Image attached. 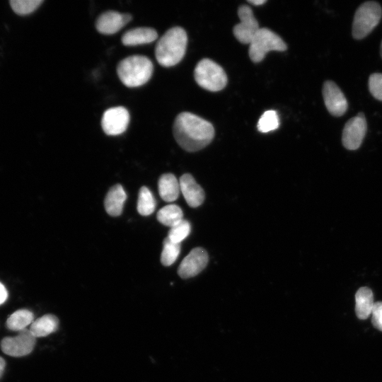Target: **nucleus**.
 Instances as JSON below:
<instances>
[{"instance_id":"nucleus-1","label":"nucleus","mask_w":382,"mask_h":382,"mask_svg":"<svg viewBox=\"0 0 382 382\" xmlns=\"http://www.w3.org/2000/svg\"><path fill=\"white\" fill-rule=\"evenodd\" d=\"M177 143L187 151H197L207 146L214 137L213 125L189 112L177 115L173 125Z\"/></svg>"},{"instance_id":"nucleus-2","label":"nucleus","mask_w":382,"mask_h":382,"mask_svg":"<svg viewBox=\"0 0 382 382\" xmlns=\"http://www.w3.org/2000/svg\"><path fill=\"white\" fill-rule=\"evenodd\" d=\"M187 44V35L181 27L168 30L158 40L155 56L158 64L170 67L178 64L183 58Z\"/></svg>"},{"instance_id":"nucleus-3","label":"nucleus","mask_w":382,"mask_h":382,"mask_svg":"<svg viewBox=\"0 0 382 382\" xmlns=\"http://www.w3.org/2000/svg\"><path fill=\"white\" fill-rule=\"evenodd\" d=\"M154 71L152 62L144 55H132L122 59L117 66V74L121 82L129 88L144 85Z\"/></svg>"},{"instance_id":"nucleus-4","label":"nucleus","mask_w":382,"mask_h":382,"mask_svg":"<svg viewBox=\"0 0 382 382\" xmlns=\"http://www.w3.org/2000/svg\"><path fill=\"white\" fill-rule=\"evenodd\" d=\"M382 16L381 5L374 1L361 4L357 9L353 23L352 36L361 40L367 36L378 24Z\"/></svg>"},{"instance_id":"nucleus-5","label":"nucleus","mask_w":382,"mask_h":382,"mask_svg":"<svg viewBox=\"0 0 382 382\" xmlns=\"http://www.w3.org/2000/svg\"><path fill=\"white\" fill-rule=\"evenodd\" d=\"M194 77L199 86L210 91H221L227 84V76L223 68L209 59H203L197 63Z\"/></svg>"},{"instance_id":"nucleus-6","label":"nucleus","mask_w":382,"mask_h":382,"mask_svg":"<svg viewBox=\"0 0 382 382\" xmlns=\"http://www.w3.org/2000/svg\"><path fill=\"white\" fill-rule=\"evenodd\" d=\"M249 57L257 63L261 62L270 51H284L287 49L283 40L268 28H260L249 44Z\"/></svg>"},{"instance_id":"nucleus-7","label":"nucleus","mask_w":382,"mask_h":382,"mask_svg":"<svg viewBox=\"0 0 382 382\" xmlns=\"http://www.w3.org/2000/svg\"><path fill=\"white\" fill-rule=\"evenodd\" d=\"M36 338L29 329L23 330L14 337H5L0 343L1 351L11 357H19L29 354L33 350Z\"/></svg>"},{"instance_id":"nucleus-8","label":"nucleus","mask_w":382,"mask_h":382,"mask_svg":"<svg viewBox=\"0 0 382 382\" xmlns=\"http://www.w3.org/2000/svg\"><path fill=\"white\" fill-rule=\"evenodd\" d=\"M367 129L366 120L363 112L349 119L342 130V141L349 150H356L361 144Z\"/></svg>"},{"instance_id":"nucleus-9","label":"nucleus","mask_w":382,"mask_h":382,"mask_svg":"<svg viewBox=\"0 0 382 382\" xmlns=\"http://www.w3.org/2000/svg\"><path fill=\"white\" fill-rule=\"evenodd\" d=\"M129 119V113L125 107H112L104 112L101 127L107 135H120L127 129Z\"/></svg>"},{"instance_id":"nucleus-10","label":"nucleus","mask_w":382,"mask_h":382,"mask_svg":"<svg viewBox=\"0 0 382 382\" xmlns=\"http://www.w3.org/2000/svg\"><path fill=\"white\" fill-rule=\"evenodd\" d=\"M238 15L240 22L234 26L233 35L240 42L250 44L260 29L258 22L248 6H241Z\"/></svg>"},{"instance_id":"nucleus-11","label":"nucleus","mask_w":382,"mask_h":382,"mask_svg":"<svg viewBox=\"0 0 382 382\" xmlns=\"http://www.w3.org/2000/svg\"><path fill=\"white\" fill-rule=\"evenodd\" d=\"M322 93L325 105L332 115L340 117L346 112L348 108L347 100L335 82L325 81Z\"/></svg>"},{"instance_id":"nucleus-12","label":"nucleus","mask_w":382,"mask_h":382,"mask_svg":"<svg viewBox=\"0 0 382 382\" xmlns=\"http://www.w3.org/2000/svg\"><path fill=\"white\" fill-rule=\"evenodd\" d=\"M208 260V254L204 248H193L180 264L178 273L183 279L195 277L205 268Z\"/></svg>"},{"instance_id":"nucleus-13","label":"nucleus","mask_w":382,"mask_h":382,"mask_svg":"<svg viewBox=\"0 0 382 382\" xmlns=\"http://www.w3.org/2000/svg\"><path fill=\"white\" fill-rule=\"evenodd\" d=\"M132 19V16L129 13L107 11L96 19V28L101 34L113 35L120 31Z\"/></svg>"},{"instance_id":"nucleus-14","label":"nucleus","mask_w":382,"mask_h":382,"mask_svg":"<svg viewBox=\"0 0 382 382\" xmlns=\"http://www.w3.org/2000/svg\"><path fill=\"white\" fill-rule=\"evenodd\" d=\"M180 192L183 193L187 204L191 207H197L204 199V192L192 175H183L179 180Z\"/></svg>"},{"instance_id":"nucleus-15","label":"nucleus","mask_w":382,"mask_h":382,"mask_svg":"<svg viewBox=\"0 0 382 382\" xmlns=\"http://www.w3.org/2000/svg\"><path fill=\"white\" fill-rule=\"evenodd\" d=\"M158 38L156 30L149 27H139L125 32L121 38L125 46H137L151 43Z\"/></svg>"},{"instance_id":"nucleus-16","label":"nucleus","mask_w":382,"mask_h":382,"mask_svg":"<svg viewBox=\"0 0 382 382\" xmlns=\"http://www.w3.org/2000/svg\"><path fill=\"white\" fill-rule=\"evenodd\" d=\"M126 198L127 195L123 187L120 184L113 185L108 192L104 201L107 213L112 216L120 215Z\"/></svg>"},{"instance_id":"nucleus-17","label":"nucleus","mask_w":382,"mask_h":382,"mask_svg":"<svg viewBox=\"0 0 382 382\" xmlns=\"http://www.w3.org/2000/svg\"><path fill=\"white\" fill-rule=\"evenodd\" d=\"M375 302L372 291L368 287H361L355 294V313L358 318L366 319L371 315Z\"/></svg>"},{"instance_id":"nucleus-18","label":"nucleus","mask_w":382,"mask_h":382,"mask_svg":"<svg viewBox=\"0 0 382 382\" xmlns=\"http://www.w3.org/2000/svg\"><path fill=\"white\" fill-rule=\"evenodd\" d=\"M59 319L52 314L44 315L32 323L30 331L33 335L37 337H46L58 330Z\"/></svg>"},{"instance_id":"nucleus-19","label":"nucleus","mask_w":382,"mask_h":382,"mask_svg":"<svg viewBox=\"0 0 382 382\" xmlns=\"http://www.w3.org/2000/svg\"><path fill=\"white\" fill-rule=\"evenodd\" d=\"M158 186L159 195L164 201L171 202L178 197L180 183L173 174H163L158 180Z\"/></svg>"},{"instance_id":"nucleus-20","label":"nucleus","mask_w":382,"mask_h":382,"mask_svg":"<svg viewBox=\"0 0 382 382\" xmlns=\"http://www.w3.org/2000/svg\"><path fill=\"white\" fill-rule=\"evenodd\" d=\"M34 321L33 313L28 309H19L10 315L6 322V328L12 331L21 332Z\"/></svg>"},{"instance_id":"nucleus-21","label":"nucleus","mask_w":382,"mask_h":382,"mask_svg":"<svg viewBox=\"0 0 382 382\" xmlns=\"http://www.w3.org/2000/svg\"><path fill=\"white\" fill-rule=\"evenodd\" d=\"M157 219L162 224L171 228L183 219V212L179 206L168 204L158 212Z\"/></svg>"},{"instance_id":"nucleus-22","label":"nucleus","mask_w":382,"mask_h":382,"mask_svg":"<svg viewBox=\"0 0 382 382\" xmlns=\"http://www.w3.org/2000/svg\"><path fill=\"white\" fill-rule=\"evenodd\" d=\"M137 211L142 216L151 214L156 208V201L152 192L146 186L140 188L137 200Z\"/></svg>"},{"instance_id":"nucleus-23","label":"nucleus","mask_w":382,"mask_h":382,"mask_svg":"<svg viewBox=\"0 0 382 382\" xmlns=\"http://www.w3.org/2000/svg\"><path fill=\"white\" fill-rule=\"evenodd\" d=\"M180 251V243L171 241L166 237L163 243L161 262L164 266H170L177 260Z\"/></svg>"},{"instance_id":"nucleus-24","label":"nucleus","mask_w":382,"mask_h":382,"mask_svg":"<svg viewBox=\"0 0 382 382\" xmlns=\"http://www.w3.org/2000/svg\"><path fill=\"white\" fill-rule=\"evenodd\" d=\"M279 126V116L275 110L265 111L260 117L257 127L263 133L277 129Z\"/></svg>"},{"instance_id":"nucleus-25","label":"nucleus","mask_w":382,"mask_h":382,"mask_svg":"<svg viewBox=\"0 0 382 382\" xmlns=\"http://www.w3.org/2000/svg\"><path fill=\"white\" fill-rule=\"evenodd\" d=\"M191 226L188 221L183 219L176 225L170 228L168 238L173 242L180 243L190 234Z\"/></svg>"},{"instance_id":"nucleus-26","label":"nucleus","mask_w":382,"mask_h":382,"mask_svg":"<svg viewBox=\"0 0 382 382\" xmlns=\"http://www.w3.org/2000/svg\"><path fill=\"white\" fill-rule=\"evenodd\" d=\"M42 2V0H11L10 4L17 14L27 15L36 10Z\"/></svg>"},{"instance_id":"nucleus-27","label":"nucleus","mask_w":382,"mask_h":382,"mask_svg":"<svg viewBox=\"0 0 382 382\" xmlns=\"http://www.w3.org/2000/svg\"><path fill=\"white\" fill-rule=\"evenodd\" d=\"M369 89L371 94L377 100L382 101V74L374 73L369 79Z\"/></svg>"},{"instance_id":"nucleus-28","label":"nucleus","mask_w":382,"mask_h":382,"mask_svg":"<svg viewBox=\"0 0 382 382\" xmlns=\"http://www.w3.org/2000/svg\"><path fill=\"white\" fill-rule=\"evenodd\" d=\"M371 322L376 329L382 331V301L375 302L371 312Z\"/></svg>"},{"instance_id":"nucleus-29","label":"nucleus","mask_w":382,"mask_h":382,"mask_svg":"<svg viewBox=\"0 0 382 382\" xmlns=\"http://www.w3.org/2000/svg\"><path fill=\"white\" fill-rule=\"evenodd\" d=\"M8 298V291L4 285L0 282V305L3 304Z\"/></svg>"},{"instance_id":"nucleus-30","label":"nucleus","mask_w":382,"mask_h":382,"mask_svg":"<svg viewBox=\"0 0 382 382\" xmlns=\"http://www.w3.org/2000/svg\"><path fill=\"white\" fill-rule=\"evenodd\" d=\"M5 366H6L5 360L4 359V358L0 357V379L3 376V374H4V369H5Z\"/></svg>"},{"instance_id":"nucleus-31","label":"nucleus","mask_w":382,"mask_h":382,"mask_svg":"<svg viewBox=\"0 0 382 382\" xmlns=\"http://www.w3.org/2000/svg\"><path fill=\"white\" fill-rule=\"evenodd\" d=\"M249 3L254 4L255 6H259L266 2L265 0H251L248 1Z\"/></svg>"},{"instance_id":"nucleus-32","label":"nucleus","mask_w":382,"mask_h":382,"mask_svg":"<svg viewBox=\"0 0 382 382\" xmlns=\"http://www.w3.org/2000/svg\"><path fill=\"white\" fill-rule=\"evenodd\" d=\"M380 53H381V56L382 57V41H381V43Z\"/></svg>"}]
</instances>
